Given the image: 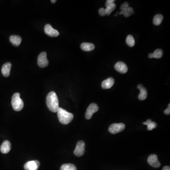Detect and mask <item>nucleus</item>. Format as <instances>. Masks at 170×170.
I'll use <instances>...</instances> for the list:
<instances>
[{
  "instance_id": "obj_1",
  "label": "nucleus",
  "mask_w": 170,
  "mask_h": 170,
  "mask_svg": "<svg viewBox=\"0 0 170 170\" xmlns=\"http://www.w3.org/2000/svg\"><path fill=\"white\" fill-rule=\"evenodd\" d=\"M46 104L49 109L53 112H57L59 108V100L55 92H50L46 97Z\"/></svg>"
},
{
  "instance_id": "obj_2",
  "label": "nucleus",
  "mask_w": 170,
  "mask_h": 170,
  "mask_svg": "<svg viewBox=\"0 0 170 170\" xmlns=\"http://www.w3.org/2000/svg\"><path fill=\"white\" fill-rule=\"evenodd\" d=\"M57 112L59 121L62 124L65 125L69 124L73 119L74 115L73 113L68 112L62 108L59 107Z\"/></svg>"
},
{
  "instance_id": "obj_3",
  "label": "nucleus",
  "mask_w": 170,
  "mask_h": 170,
  "mask_svg": "<svg viewBox=\"0 0 170 170\" xmlns=\"http://www.w3.org/2000/svg\"><path fill=\"white\" fill-rule=\"evenodd\" d=\"M12 105L13 109L16 111H20L24 107V102L20 97V94H14L12 98Z\"/></svg>"
},
{
  "instance_id": "obj_4",
  "label": "nucleus",
  "mask_w": 170,
  "mask_h": 170,
  "mask_svg": "<svg viewBox=\"0 0 170 170\" xmlns=\"http://www.w3.org/2000/svg\"><path fill=\"white\" fill-rule=\"evenodd\" d=\"M125 128V125L122 123H113L109 127V131L111 133L115 134L122 132Z\"/></svg>"
},
{
  "instance_id": "obj_5",
  "label": "nucleus",
  "mask_w": 170,
  "mask_h": 170,
  "mask_svg": "<svg viewBox=\"0 0 170 170\" xmlns=\"http://www.w3.org/2000/svg\"><path fill=\"white\" fill-rule=\"evenodd\" d=\"M98 110L99 107L97 104L94 103L91 104L87 109L86 112L85 114L86 118L87 120H90L92 117L94 113L97 112Z\"/></svg>"
},
{
  "instance_id": "obj_6",
  "label": "nucleus",
  "mask_w": 170,
  "mask_h": 170,
  "mask_svg": "<svg viewBox=\"0 0 170 170\" xmlns=\"http://www.w3.org/2000/svg\"><path fill=\"white\" fill-rule=\"evenodd\" d=\"M37 64L41 68H45L49 64L48 60L47 59V54L44 51L41 53L38 56Z\"/></svg>"
},
{
  "instance_id": "obj_7",
  "label": "nucleus",
  "mask_w": 170,
  "mask_h": 170,
  "mask_svg": "<svg viewBox=\"0 0 170 170\" xmlns=\"http://www.w3.org/2000/svg\"><path fill=\"white\" fill-rule=\"evenodd\" d=\"M85 143L83 141L80 140L77 143L74 151L75 155L77 157H81L85 153Z\"/></svg>"
},
{
  "instance_id": "obj_8",
  "label": "nucleus",
  "mask_w": 170,
  "mask_h": 170,
  "mask_svg": "<svg viewBox=\"0 0 170 170\" xmlns=\"http://www.w3.org/2000/svg\"><path fill=\"white\" fill-rule=\"evenodd\" d=\"M40 166V163L38 161H30L25 164V170H37Z\"/></svg>"
},
{
  "instance_id": "obj_9",
  "label": "nucleus",
  "mask_w": 170,
  "mask_h": 170,
  "mask_svg": "<svg viewBox=\"0 0 170 170\" xmlns=\"http://www.w3.org/2000/svg\"><path fill=\"white\" fill-rule=\"evenodd\" d=\"M147 162L149 165L154 168H158L161 166V163L158 159V156L155 154L149 155L147 159Z\"/></svg>"
},
{
  "instance_id": "obj_10",
  "label": "nucleus",
  "mask_w": 170,
  "mask_h": 170,
  "mask_svg": "<svg viewBox=\"0 0 170 170\" xmlns=\"http://www.w3.org/2000/svg\"><path fill=\"white\" fill-rule=\"evenodd\" d=\"M44 30L45 34L50 37H57L59 35V32L57 30H55L50 24H46L45 26Z\"/></svg>"
},
{
  "instance_id": "obj_11",
  "label": "nucleus",
  "mask_w": 170,
  "mask_h": 170,
  "mask_svg": "<svg viewBox=\"0 0 170 170\" xmlns=\"http://www.w3.org/2000/svg\"><path fill=\"white\" fill-rule=\"evenodd\" d=\"M115 68L116 71L122 74L126 73L128 70V67L126 64L122 62H117L115 64Z\"/></svg>"
},
{
  "instance_id": "obj_12",
  "label": "nucleus",
  "mask_w": 170,
  "mask_h": 170,
  "mask_svg": "<svg viewBox=\"0 0 170 170\" xmlns=\"http://www.w3.org/2000/svg\"><path fill=\"white\" fill-rule=\"evenodd\" d=\"M137 87L140 90V93L138 97L139 99L141 101L145 100L147 97V89L141 84L138 85Z\"/></svg>"
},
{
  "instance_id": "obj_13",
  "label": "nucleus",
  "mask_w": 170,
  "mask_h": 170,
  "mask_svg": "<svg viewBox=\"0 0 170 170\" xmlns=\"http://www.w3.org/2000/svg\"><path fill=\"white\" fill-rule=\"evenodd\" d=\"M12 64L11 62H8L3 64L2 68V73L4 77H8L10 75Z\"/></svg>"
},
{
  "instance_id": "obj_14",
  "label": "nucleus",
  "mask_w": 170,
  "mask_h": 170,
  "mask_svg": "<svg viewBox=\"0 0 170 170\" xmlns=\"http://www.w3.org/2000/svg\"><path fill=\"white\" fill-rule=\"evenodd\" d=\"M115 80L112 78H109L102 82V87L103 89H109L113 86Z\"/></svg>"
},
{
  "instance_id": "obj_15",
  "label": "nucleus",
  "mask_w": 170,
  "mask_h": 170,
  "mask_svg": "<svg viewBox=\"0 0 170 170\" xmlns=\"http://www.w3.org/2000/svg\"><path fill=\"white\" fill-rule=\"evenodd\" d=\"M11 149V144L10 142L8 140L3 141L0 147V151L2 153L7 154L9 152Z\"/></svg>"
},
{
  "instance_id": "obj_16",
  "label": "nucleus",
  "mask_w": 170,
  "mask_h": 170,
  "mask_svg": "<svg viewBox=\"0 0 170 170\" xmlns=\"http://www.w3.org/2000/svg\"><path fill=\"white\" fill-rule=\"evenodd\" d=\"M9 41L13 45L15 46H19L22 41V38L19 36L12 35L9 37Z\"/></svg>"
},
{
  "instance_id": "obj_17",
  "label": "nucleus",
  "mask_w": 170,
  "mask_h": 170,
  "mask_svg": "<svg viewBox=\"0 0 170 170\" xmlns=\"http://www.w3.org/2000/svg\"><path fill=\"white\" fill-rule=\"evenodd\" d=\"M81 49L86 51H90L93 50L95 48L94 44L89 43H83L80 45Z\"/></svg>"
},
{
  "instance_id": "obj_18",
  "label": "nucleus",
  "mask_w": 170,
  "mask_h": 170,
  "mask_svg": "<svg viewBox=\"0 0 170 170\" xmlns=\"http://www.w3.org/2000/svg\"><path fill=\"white\" fill-rule=\"evenodd\" d=\"M143 124L147 126V129L148 130H152L157 127V123L153 122L150 119H148L146 122H144Z\"/></svg>"
},
{
  "instance_id": "obj_19",
  "label": "nucleus",
  "mask_w": 170,
  "mask_h": 170,
  "mask_svg": "<svg viewBox=\"0 0 170 170\" xmlns=\"http://www.w3.org/2000/svg\"><path fill=\"white\" fill-rule=\"evenodd\" d=\"M163 19V16L161 14H157L154 16L153 19L154 24L155 26H158L162 23Z\"/></svg>"
},
{
  "instance_id": "obj_20",
  "label": "nucleus",
  "mask_w": 170,
  "mask_h": 170,
  "mask_svg": "<svg viewBox=\"0 0 170 170\" xmlns=\"http://www.w3.org/2000/svg\"><path fill=\"white\" fill-rule=\"evenodd\" d=\"M133 9L131 7H129L126 9L124 12H121L119 13V15H123L125 17L128 18L131 16L132 14L133 13Z\"/></svg>"
},
{
  "instance_id": "obj_21",
  "label": "nucleus",
  "mask_w": 170,
  "mask_h": 170,
  "mask_svg": "<svg viewBox=\"0 0 170 170\" xmlns=\"http://www.w3.org/2000/svg\"><path fill=\"white\" fill-rule=\"evenodd\" d=\"M61 170H77V169L73 164H66L61 166Z\"/></svg>"
},
{
  "instance_id": "obj_22",
  "label": "nucleus",
  "mask_w": 170,
  "mask_h": 170,
  "mask_svg": "<svg viewBox=\"0 0 170 170\" xmlns=\"http://www.w3.org/2000/svg\"><path fill=\"white\" fill-rule=\"evenodd\" d=\"M126 43L130 47H133L135 45V41L133 36L131 35H128L126 38Z\"/></svg>"
},
{
  "instance_id": "obj_23",
  "label": "nucleus",
  "mask_w": 170,
  "mask_h": 170,
  "mask_svg": "<svg viewBox=\"0 0 170 170\" xmlns=\"http://www.w3.org/2000/svg\"><path fill=\"white\" fill-rule=\"evenodd\" d=\"M116 4L115 3H112L106 6L105 11L107 15H109L115 9Z\"/></svg>"
},
{
  "instance_id": "obj_24",
  "label": "nucleus",
  "mask_w": 170,
  "mask_h": 170,
  "mask_svg": "<svg viewBox=\"0 0 170 170\" xmlns=\"http://www.w3.org/2000/svg\"><path fill=\"white\" fill-rule=\"evenodd\" d=\"M163 55V51L160 49H158L155 50V51L152 53L153 58H154L156 59H160L162 57Z\"/></svg>"
},
{
  "instance_id": "obj_25",
  "label": "nucleus",
  "mask_w": 170,
  "mask_h": 170,
  "mask_svg": "<svg viewBox=\"0 0 170 170\" xmlns=\"http://www.w3.org/2000/svg\"><path fill=\"white\" fill-rule=\"evenodd\" d=\"M129 7V3L127 2H125L123 3L122 5L121 6L120 9H121V12H124V11H125Z\"/></svg>"
},
{
  "instance_id": "obj_26",
  "label": "nucleus",
  "mask_w": 170,
  "mask_h": 170,
  "mask_svg": "<svg viewBox=\"0 0 170 170\" xmlns=\"http://www.w3.org/2000/svg\"><path fill=\"white\" fill-rule=\"evenodd\" d=\"M99 14H100L101 16H105L107 15L106 14V11H105V9L104 8H101L100 9H99Z\"/></svg>"
},
{
  "instance_id": "obj_27",
  "label": "nucleus",
  "mask_w": 170,
  "mask_h": 170,
  "mask_svg": "<svg viewBox=\"0 0 170 170\" xmlns=\"http://www.w3.org/2000/svg\"><path fill=\"white\" fill-rule=\"evenodd\" d=\"M164 113L166 115H169L170 114V104L168 105V108L164 111Z\"/></svg>"
},
{
  "instance_id": "obj_28",
  "label": "nucleus",
  "mask_w": 170,
  "mask_h": 170,
  "mask_svg": "<svg viewBox=\"0 0 170 170\" xmlns=\"http://www.w3.org/2000/svg\"><path fill=\"white\" fill-rule=\"evenodd\" d=\"M115 2V0H107L105 2V6L109 5V4H112V3H114Z\"/></svg>"
},
{
  "instance_id": "obj_29",
  "label": "nucleus",
  "mask_w": 170,
  "mask_h": 170,
  "mask_svg": "<svg viewBox=\"0 0 170 170\" xmlns=\"http://www.w3.org/2000/svg\"><path fill=\"white\" fill-rule=\"evenodd\" d=\"M163 170H170V166H165V167H163Z\"/></svg>"
},
{
  "instance_id": "obj_30",
  "label": "nucleus",
  "mask_w": 170,
  "mask_h": 170,
  "mask_svg": "<svg viewBox=\"0 0 170 170\" xmlns=\"http://www.w3.org/2000/svg\"><path fill=\"white\" fill-rule=\"evenodd\" d=\"M51 2L52 3H55L56 1H55H55H53V0H51Z\"/></svg>"
}]
</instances>
